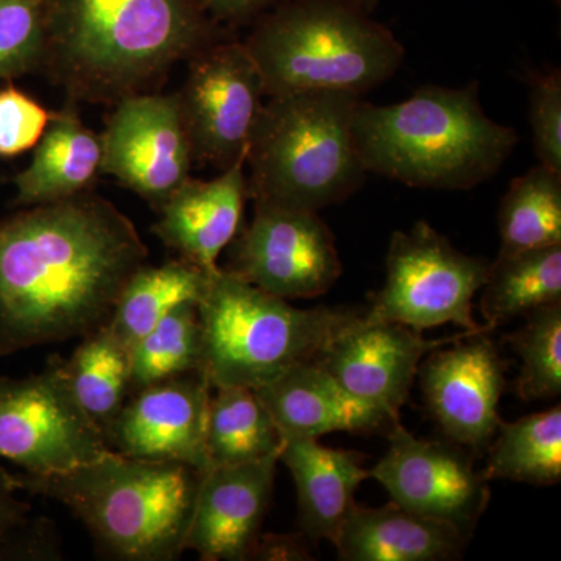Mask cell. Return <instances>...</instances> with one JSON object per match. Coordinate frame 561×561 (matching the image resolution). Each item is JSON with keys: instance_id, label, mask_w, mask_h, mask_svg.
Here are the masks:
<instances>
[{"instance_id": "1", "label": "cell", "mask_w": 561, "mask_h": 561, "mask_svg": "<svg viewBox=\"0 0 561 561\" xmlns=\"http://www.w3.org/2000/svg\"><path fill=\"white\" fill-rule=\"evenodd\" d=\"M147 256L133 221L88 192L0 220V356L108 323Z\"/></svg>"}, {"instance_id": "2", "label": "cell", "mask_w": 561, "mask_h": 561, "mask_svg": "<svg viewBox=\"0 0 561 561\" xmlns=\"http://www.w3.org/2000/svg\"><path fill=\"white\" fill-rule=\"evenodd\" d=\"M205 14L197 0H46L43 66L73 99L116 103L209 46Z\"/></svg>"}, {"instance_id": "3", "label": "cell", "mask_w": 561, "mask_h": 561, "mask_svg": "<svg viewBox=\"0 0 561 561\" xmlns=\"http://www.w3.org/2000/svg\"><path fill=\"white\" fill-rule=\"evenodd\" d=\"M353 135L367 173L437 191H468L493 179L519 142L515 128L483 110L479 81L426 84L391 105L360 99Z\"/></svg>"}, {"instance_id": "4", "label": "cell", "mask_w": 561, "mask_h": 561, "mask_svg": "<svg viewBox=\"0 0 561 561\" xmlns=\"http://www.w3.org/2000/svg\"><path fill=\"white\" fill-rule=\"evenodd\" d=\"M203 472L180 461L117 453L49 474L14 472L21 491L68 507L102 556L121 561H172L186 551Z\"/></svg>"}, {"instance_id": "5", "label": "cell", "mask_w": 561, "mask_h": 561, "mask_svg": "<svg viewBox=\"0 0 561 561\" xmlns=\"http://www.w3.org/2000/svg\"><path fill=\"white\" fill-rule=\"evenodd\" d=\"M265 95L343 91L360 95L404 60L397 36L356 0H287L245 41Z\"/></svg>"}, {"instance_id": "6", "label": "cell", "mask_w": 561, "mask_h": 561, "mask_svg": "<svg viewBox=\"0 0 561 561\" xmlns=\"http://www.w3.org/2000/svg\"><path fill=\"white\" fill-rule=\"evenodd\" d=\"M359 101L343 91L271 95L247 151L254 202L319 213L359 191L367 176L353 135Z\"/></svg>"}, {"instance_id": "7", "label": "cell", "mask_w": 561, "mask_h": 561, "mask_svg": "<svg viewBox=\"0 0 561 561\" xmlns=\"http://www.w3.org/2000/svg\"><path fill=\"white\" fill-rule=\"evenodd\" d=\"M203 371L213 389L257 390L306 362H316L362 316L343 309H300L219 268L198 302Z\"/></svg>"}, {"instance_id": "8", "label": "cell", "mask_w": 561, "mask_h": 561, "mask_svg": "<svg viewBox=\"0 0 561 561\" xmlns=\"http://www.w3.org/2000/svg\"><path fill=\"white\" fill-rule=\"evenodd\" d=\"M386 268V283L373 297L365 320L419 332L443 324L490 332L472 317V301L485 284L490 262L461 253L427 221L391 236Z\"/></svg>"}, {"instance_id": "9", "label": "cell", "mask_w": 561, "mask_h": 561, "mask_svg": "<svg viewBox=\"0 0 561 561\" xmlns=\"http://www.w3.org/2000/svg\"><path fill=\"white\" fill-rule=\"evenodd\" d=\"M113 453L66 379L62 359L25 378L0 376V457L28 474L69 471Z\"/></svg>"}, {"instance_id": "10", "label": "cell", "mask_w": 561, "mask_h": 561, "mask_svg": "<svg viewBox=\"0 0 561 561\" xmlns=\"http://www.w3.org/2000/svg\"><path fill=\"white\" fill-rule=\"evenodd\" d=\"M176 95L194 160L221 171L247 161L265 88L245 43L209 44L195 51Z\"/></svg>"}, {"instance_id": "11", "label": "cell", "mask_w": 561, "mask_h": 561, "mask_svg": "<svg viewBox=\"0 0 561 561\" xmlns=\"http://www.w3.org/2000/svg\"><path fill=\"white\" fill-rule=\"evenodd\" d=\"M225 271L284 300H309L331 290L343 265L319 213L254 202L253 220Z\"/></svg>"}, {"instance_id": "12", "label": "cell", "mask_w": 561, "mask_h": 561, "mask_svg": "<svg viewBox=\"0 0 561 561\" xmlns=\"http://www.w3.org/2000/svg\"><path fill=\"white\" fill-rule=\"evenodd\" d=\"M370 472L401 507L467 535L491 497L489 481L463 446L416 438L400 421L391 424L389 449Z\"/></svg>"}, {"instance_id": "13", "label": "cell", "mask_w": 561, "mask_h": 561, "mask_svg": "<svg viewBox=\"0 0 561 561\" xmlns=\"http://www.w3.org/2000/svg\"><path fill=\"white\" fill-rule=\"evenodd\" d=\"M101 140L102 173L157 209L191 179L194 154L176 94L121 99Z\"/></svg>"}, {"instance_id": "14", "label": "cell", "mask_w": 561, "mask_h": 561, "mask_svg": "<svg viewBox=\"0 0 561 561\" xmlns=\"http://www.w3.org/2000/svg\"><path fill=\"white\" fill-rule=\"evenodd\" d=\"M489 331H476L432 350L421 360L424 401L443 434L456 445L482 453L501 423L505 364ZM446 346V345H445Z\"/></svg>"}, {"instance_id": "15", "label": "cell", "mask_w": 561, "mask_h": 561, "mask_svg": "<svg viewBox=\"0 0 561 561\" xmlns=\"http://www.w3.org/2000/svg\"><path fill=\"white\" fill-rule=\"evenodd\" d=\"M213 386L205 371L187 373L131 393L106 427L110 449L133 459L180 461L209 470L206 423Z\"/></svg>"}, {"instance_id": "16", "label": "cell", "mask_w": 561, "mask_h": 561, "mask_svg": "<svg viewBox=\"0 0 561 561\" xmlns=\"http://www.w3.org/2000/svg\"><path fill=\"white\" fill-rule=\"evenodd\" d=\"M471 332L476 331L426 339L423 332L404 324L367 321L360 317L334 339L316 362L343 387L375 402L389 412L391 419L398 420L426 354L438 346L451 345Z\"/></svg>"}, {"instance_id": "17", "label": "cell", "mask_w": 561, "mask_h": 561, "mask_svg": "<svg viewBox=\"0 0 561 561\" xmlns=\"http://www.w3.org/2000/svg\"><path fill=\"white\" fill-rule=\"evenodd\" d=\"M279 456L203 472L186 551L203 561L250 560L271 507Z\"/></svg>"}, {"instance_id": "18", "label": "cell", "mask_w": 561, "mask_h": 561, "mask_svg": "<svg viewBox=\"0 0 561 561\" xmlns=\"http://www.w3.org/2000/svg\"><path fill=\"white\" fill-rule=\"evenodd\" d=\"M245 161L210 181L187 179L162 203L153 232L183 260L214 273L225 247L238 236L249 197Z\"/></svg>"}, {"instance_id": "19", "label": "cell", "mask_w": 561, "mask_h": 561, "mask_svg": "<svg viewBox=\"0 0 561 561\" xmlns=\"http://www.w3.org/2000/svg\"><path fill=\"white\" fill-rule=\"evenodd\" d=\"M256 391L280 437L320 438L393 424L390 413L343 387L317 362H306Z\"/></svg>"}, {"instance_id": "20", "label": "cell", "mask_w": 561, "mask_h": 561, "mask_svg": "<svg viewBox=\"0 0 561 561\" xmlns=\"http://www.w3.org/2000/svg\"><path fill=\"white\" fill-rule=\"evenodd\" d=\"M279 461L297 486L302 535L312 542L334 545L356 504L354 494L362 482L371 479L365 457L348 449L327 448L319 438L283 437Z\"/></svg>"}, {"instance_id": "21", "label": "cell", "mask_w": 561, "mask_h": 561, "mask_svg": "<svg viewBox=\"0 0 561 561\" xmlns=\"http://www.w3.org/2000/svg\"><path fill=\"white\" fill-rule=\"evenodd\" d=\"M468 535L391 501L383 507L354 504L334 546L343 561H446L463 553Z\"/></svg>"}, {"instance_id": "22", "label": "cell", "mask_w": 561, "mask_h": 561, "mask_svg": "<svg viewBox=\"0 0 561 561\" xmlns=\"http://www.w3.org/2000/svg\"><path fill=\"white\" fill-rule=\"evenodd\" d=\"M102 173V140L72 105L51 114L31 165L14 176L16 205L38 206L83 194Z\"/></svg>"}, {"instance_id": "23", "label": "cell", "mask_w": 561, "mask_h": 561, "mask_svg": "<svg viewBox=\"0 0 561 561\" xmlns=\"http://www.w3.org/2000/svg\"><path fill=\"white\" fill-rule=\"evenodd\" d=\"M210 273L183 260L161 265L144 264L122 289L108 327L128 348L153 330L168 313L180 306L198 305Z\"/></svg>"}, {"instance_id": "24", "label": "cell", "mask_w": 561, "mask_h": 561, "mask_svg": "<svg viewBox=\"0 0 561 561\" xmlns=\"http://www.w3.org/2000/svg\"><path fill=\"white\" fill-rule=\"evenodd\" d=\"M481 291V312L490 331L560 302L561 245L497 254Z\"/></svg>"}, {"instance_id": "25", "label": "cell", "mask_w": 561, "mask_h": 561, "mask_svg": "<svg viewBox=\"0 0 561 561\" xmlns=\"http://www.w3.org/2000/svg\"><path fill=\"white\" fill-rule=\"evenodd\" d=\"M213 391L206 423L209 468L279 456L283 437L256 391L245 387Z\"/></svg>"}, {"instance_id": "26", "label": "cell", "mask_w": 561, "mask_h": 561, "mask_svg": "<svg viewBox=\"0 0 561 561\" xmlns=\"http://www.w3.org/2000/svg\"><path fill=\"white\" fill-rule=\"evenodd\" d=\"M486 449V481L556 485L561 479L560 404L511 423L501 420Z\"/></svg>"}, {"instance_id": "27", "label": "cell", "mask_w": 561, "mask_h": 561, "mask_svg": "<svg viewBox=\"0 0 561 561\" xmlns=\"http://www.w3.org/2000/svg\"><path fill=\"white\" fill-rule=\"evenodd\" d=\"M81 339L62 368L81 409L105 434L130 397L131 350L108 323Z\"/></svg>"}, {"instance_id": "28", "label": "cell", "mask_w": 561, "mask_h": 561, "mask_svg": "<svg viewBox=\"0 0 561 561\" xmlns=\"http://www.w3.org/2000/svg\"><path fill=\"white\" fill-rule=\"evenodd\" d=\"M500 253L561 245V173L538 164L516 176L501 202Z\"/></svg>"}, {"instance_id": "29", "label": "cell", "mask_w": 561, "mask_h": 561, "mask_svg": "<svg viewBox=\"0 0 561 561\" xmlns=\"http://www.w3.org/2000/svg\"><path fill=\"white\" fill-rule=\"evenodd\" d=\"M194 371H203V331L198 305L187 302L131 346L130 394Z\"/></svg>"}, {"instance_id": "30", "label": "cell", "mask_w": 561, "mask_h": 561, "mask_svg": "<svg viewBox=\"0 0 561 561\" xmlns=\"http://www.w3.org/2000/svg\"><path fill=\"white\" fill-rule=\"evenodd\" d=\"M518 331L508 335L522 359L518 394L524 401L551 400L561 393V301L526 313Z\"/></svg>"}, {"instance_id": "31", "label": "cell", "mask_w": 561, "mask_h": 561, "mask_svg": "<svg viewBox=\"0 0 561 561\" xmlns=\"http://www.w3.org/2000/svg\"><path fill=\"white\" fill-rule=\"evenodd\" d=\"M20 493L14 472L0 467V560L60 559L54 523L33 515Z\"/></svg>"}, {"instance_id": "32", "label": "cell", "mask_w": 561, "mask_h": 561, "mask_svg": "<svg viewBox=\"0 0 561 561\" xmlns=\"http://www.w3.org/2000/svg\"><path fill=\"white\" fill-rule=\"evenodd\" d=\"M46 0H0V79H18L43 66Z\"/></svg>"}, {"instance_id": "33", "label": "cell", "mask_w": 561, "mask_h": 561, "mask_svg": "<svg viewBox=\"0 0 561 561\" xmlns=\"http://www.w3.org/2000/svg\"><path fill=\"white\" fill-rule=\"evenodd\" d=\"M529 124L538 161L561 173L560 69L529 77Z\"/></svg>"}, {"instance_id": "34", "label": "cell", "mask_w": 561, "mask_h": 561, "mask_svg": "<svg viewBox=\"0 0 561 561\" xmlns=\"http://www.w3.org/2000/svg\"><path fill=\"white\" fill-rule=\"evenodd\" d=\"M50 117L49 111L18 88L0 90V157H18L35 147Z\"/></svg>"}, {"instance_id": "35", "label": "cell", "mask_w": 561, "mask_h": 561, "mask_svg": "<svg viewBox=\"0 0 561 561\" xmlns=\"http://www.w3.org/2000/svg\"><path fill=\"white\" fill-rule=\"evenodd\" d=\"M306 542L297 535H265L254 542L250 559L257 560H311Z\"/></svg>"}, {"instance_id": "36", "label": "cell", "mask_w": 561, "mask_h": 561, "mask_svg": "<svg viewBox=\"0 0 561 561\" xmlns=\"http://www.w3.org/2000/svg\"><path fill=\"white\" fill-rule=\"evenodd\" d=\"M275 2L278 0H197L205 13L224 21L247 20Z\"/></svg>"}, {"instance_id": "37", "label": "cell", "mask_w": 561, "mask_h": 561, "mask_svg": "<svg viewBox=\"0 0 561 561\" xmlns=\"http://www.w3.org/2000/svg\"><path fill=\"white\" fill-rule=\"evenodd\" d=\"M359 5L364 7L365 10L371 11L375 9L376 3H378V0H356Z\"/></svg>"}]
</instances>
